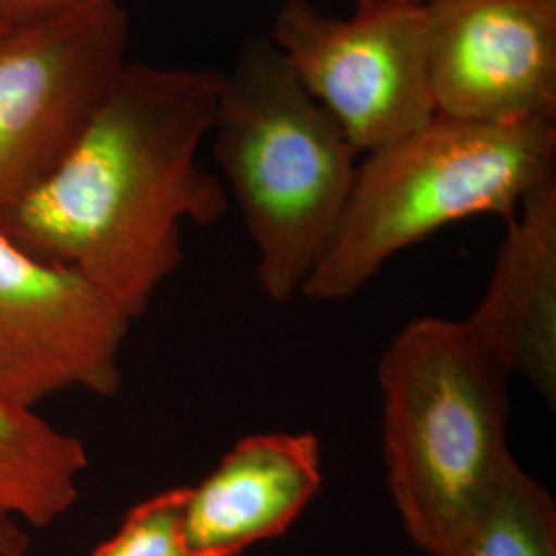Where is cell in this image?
<instances>
[{"instance_id":"cell-1","label":"cell","mask_w":556,"mask_h":556,"mask_svg":"<svg viewBox=\"0 0 556 556\" xmlns=\"http://www.w3.org/2000/svg\"><path fill=\"white\" fill-rule=\"evenodd\" d=\"M223 73L126 62L54 169L0 215L34 256L73 268L126 318L144 316L178 270L181 225H215L229 208L199 165Z\"/></svg>"},{"instance_id":"cell-2","label":"cell","mask_w":556,"mask_h":556,"mask_svg":"<svg viewBox=\"0 0 556 556\" xmlns=\"http://www.w3.org/2000/svg\"><path fill=\"white\" fill-rule=\"evenodd\" d=\"M213 155L258 250L266 298L289 301L337 236L358 153L268 36L243 41L223 73Z\"/></svg>"},{"instance_id":"cell-3","label":"cell","mask_w":556,"mask_h":556,"mask_svg":"<svg viewBox=\"0 0 556 556\" xmlns=\"http://www.w3.org/2000/svg\"><path fill=\"white\" fill-rule=\"evenodd\" d=\"M381 452L413 544L439 556L511 459L507 381L468 326L418 318L378 367Z\"/></svg>"},{"instance_id":"cell-4","label":"cell","mask_w":556,"mask_h":556,"mask_svg":"<svg viewBox=\"0 0 556 556\" xmlns=\"http://www.w3.org/2000/svg\"><path fill=\"white\" fill-rule=\"evenodd\" d=\"M556 119L480 124L438 118L358 163L337 236L307 278L314 301L353 298L397 252L478 215L514 219L555 179Z\"/></svg>"},{"instance_id":"cell-5","label":"cell","mask_w":556,"mask_h":556,"mask_svg":"<svg viewBox=\"0 0 556 556\" xmlns=\"http://www.w3.org/2000/svg\"><path fill=\"white\" fill-rule=\"evenodd\" d=\"M268 38L357 153L438 118L425 7H369L340 20L312 0H282Z\"/></svg>"},{"instance_id":"cell-6","label":"cell","mask_w":556,"mask_h":556,"mask_svg":"<svg viewBox=\"0 0 556 556\" xmlns=\"http://www.w3.org/2000/svg\"><path fill=\"white\" fill-rule=\"evenodd\" d=\"M128 13L101 0L0 40V215L46 178L118 77Z\"/></svg>"},{"instance_id":"cell-7","label":"cell","mask_w":556,"mask_h":556,"mask_svg":"<svg viewBox=\"0 0 556 556\" xmlns=\"http://www.w3.org/2000/svg\"><path fill=\"white\" fill-rule=\"evenodd\" d=\"M128 326L87 278L0 229V400L36 410L66 390L116 396Z\"/></svg>"},{"instance_id":"cell-8","label":"cell","mask_w":556,"mask_h":556,"mask_svg":"<svg viewBox=\"0 0 556 556\" xmlns=\"http://www.w3.org/2000/svg\"><path fill=\"white\" fill-rule=\"evenodd\" d=\"M425 9L438 116L556 119V0H439Z\"/></svg>"},{"instance_id":"cell-9","label":"cell","mask_w":556,"mask_h":556,"mask_svg":"<svg viewBox=\"0 0 556 556\" xmlns=\"http://www.w3.org/2000/svg\"><path fill=\"white\" fill-rule=\"evenodd\" d=\"M321 486L314 433H256L238 441L217 468L188 486L181 511L184 556H239L289 530Z\"/></svg>"},{"instance_id":"cell-10","label":"cell","mask_w":556,"mask_h":556,"mask_svg":"<svg viewBox=\"0 0 556 556\" xmlns=\"http://www.w3.org/2000/svg\"><path fill=\"white\" fill-rule=\"evenodd\" d=\"M501 371L556 397V178L532 190L498 248L489 287L464 319Z\"/></svg>"},{"instance_id":"cell-11","label":"cell","mask_w":556,"mask_h":556,"mask_svg":"<svg viewBox=\"0 0 556 556\" xmlns=\"http://www.w3.org/2000/svg\"><path fill=\"white\" fill-rule=\"evenodd\" d=\"M89 456L77 435L0 400V514L46 528L79 498Z\"/></svg>"},{"instance_id":"cell-12","label":"cell","mask_w":556,"mask_h":556,"mask_svg":"<svg viewBox=\"0 0 556 556\" xmlns=\"http://www.w3.org/2000/svg\"><path fill=\"white\" fill-rule=\"evenodd\" d=\"M439 556H556L555 501L511 457Z\"/></svg>"},{"instance_id":"cell-13","label":"cell","mask_w":556,"mask_h":556,"mask_svg":"<svg viewBox=\"0 0 556 556\" xmlns=\"http://www.w3.org/2000/svg\"><path fill=\"white\" fill-rule=\"evenodd\" d=\"M188 486H176L140 501L118 532L98 546L93 556H184L181 511Z\"/></svg>"},{"instance_id":"cell-14","label":"cell","mask_w":556,"mask_h":556,"mask_svg":"<svg viewBox=\"0 0 556 556\" xmlns=\"http://www.w3.org/2000/svg\"><path fill=\"white\" fill-rule=\"evenodd\" d=\"M93 2H101V0H0V11L17 25H25V23L48 20Z\"/></svg>"},{"instance_id":"cell-15","label":"cell","mask_w":556,"mask_h":556,"mask_svg":"<svg viewBox=\"0 0 556 556\" xmlns=\"http://www.w3.org/2000/svg\"><path fill=\"white\" fill-rule=\"evenodd\" d=\"M29 538L15 519L0 514V556H23L27 553Z\"/></svg>"},{"instance_id":"cell-16","label":"cell","mask_w":556,"mask_h":556,"mask_svg":"<svg viewBox=\"0 0 556 556\" xmlns=\"http://www.w3.org/2000/svg\"><path fill=\"white\" fill-rule=\"evenodd\" d=\"M357 9L369 7H431L439 0H355Z\"/></svg>"},{"instance_id":"cell-17","label":"cell","mask_w":556,"mask_h":556,"mask_svg":"<svg viewBox=\"0 0 556 556\" xmlns=\"http://www.w3.org/2000/svg\"><path fill=\"white\" fill-rule=\"evenodd\" d=\"M15 27H20L17 23L13 20H9L2 11H0V40L7 36V34H11Z\"/></svg>"}]
</instances>
